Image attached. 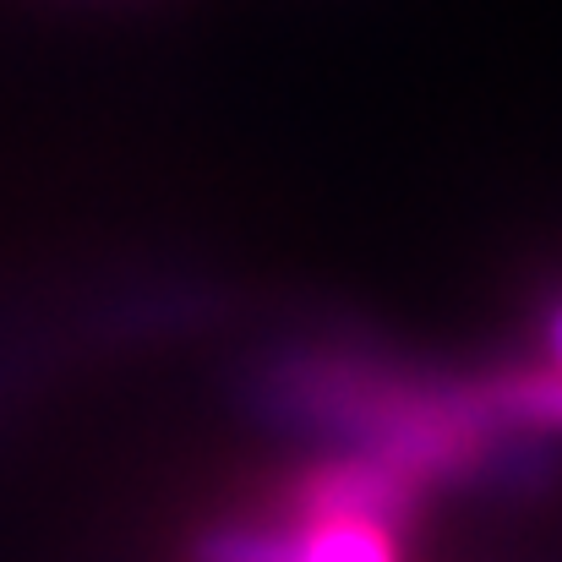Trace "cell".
I'll return each mask as SVG.
<instances>
[{
	"instance_id": "cell-1",
	"label": "cell",
	"mask_w": 562,
	"mask_h": 562,
	"mask_svg": "<svg viewBox=\"0 0 562 562\" xmlns=\"http://www.w3.org/2000/svg\"><path fill=\"white\" fill-rule=\"evenodd\" d=\"M420 508V486L398 470H387L382 459L350 453L328 470H312L295 492V519L301 525H323V519H361L398 530L409 514Z\"/></svg>"
},
{
	"instance_id": "cell-2",
	"label": "cell",
	"mask_w": 562,
	"mask_h": 562,
	"mask_svg": "<svg viewBox=\"0 0 562 562\" xmlns=\"http://www.w3.org/2000/svg\"><path fill=\"white\" fill-rule=\"evenodd\" d=\"M481 398L508 431H562V367L481 376Z\"/></svg>"
},
{
	"instance_id": "cell-3",
	"label": "cell",
	"mask_w": 562,
	"mask_h": 562,
	"mask_svg": "<svg viewBox=\"0 0 562 562\" xmlns=\"http://www.w3.org/2000/svg\"><path fill=\"white\" fill-rule=\"evenodd\" d=\"M295 562H398V536L361 519L295 525Z\"/></svg>"
},
{
	"instance_id": "cell-4",
	"label": "cell",
	"mask_w": 562,
	"mask_h": 562,
	"mask_svg": "<svg viewBox=\"0 0 562 562\" xmlns=\"http://www.w3.org/2000/svg\"><path fill=\"white\" fill-rule=\"evenodd\" d=\"M196 562H295V530H268V525H224L207 530L196 547Z\"/></svg>"
},
{
	"instance_id": "cell-5",
	"label": "cell",
	"mask_w": 562,
	"mask_h": 562,
	"mask_svg": "<svg viewBox=\"0 0 562 562\" xmlns=\"http://www.w3.org/2000/svg\"><path fill=\"white\" fill-rule=\"evenodd\" d=\"M552 345H558V361H562V312H558V323H552Z\"/></svg>"
}]
</instances>
